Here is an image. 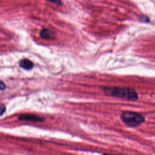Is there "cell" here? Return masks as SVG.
Instances as JSON below:
<instances>
[{"mask_svg":"<svg viewBox=\"0 0 155 155\" xmlns=\"http://www.w3.org/2000/svg\"><path fill=\"white\" fill-rule=\"evenodd\" d=\"M19 119L25 120H30L33 122H41L43 120V119L41 117L30 114H24L19 116Z\"/></svg>","mask_w":155,"mask_h":155,"instance_id":"3","label":"cell"},{"mask_svg":"<svg viewBox=\"0 0 155 155\" xmlns=\"http://www.w3.org/2000/svg\"><path fill=\"white\" fill-rule=\"evenodd\" d=\"M102 90L107 96L120 97L131 101H135L138 99L137 92L134 89L128 87H104Z\"/></svg>","mask_w":155,"mask_h":155,"instance_id":"1","label":"cell"},{"mask_svg":"<svg viewBox=\"0 0 155 155\" xmlns=\"http://www.w3.org/2000/svg\"><path fill=\"white\" fill-rule=\"evenodd\" d=\"M19 64L21 68L25 70H30L33 67V63L31 61L27 59L21 60L19 62Z\"/></svg>","mask_w":155,"mask_h":155,"instance_id":"4","label":"cell"},{"mask_svg":"<svg viewBox=\"0 0 155 155\" xmlns=\"http://www.w3.org/2000/svg\"><path fill=\"white\" fill-rule=\"evenodd\" d=\"M122 122L127 126L136 127L145 122V117L139 113L130 111H124L120 115Z\"/></svg>","mask_w":155,"mask_h":155,"instance_id":"2","label":"cell"},{"mask_svg":"<svg viewBox=\"0 0 155 155\" xmlns=\"http://www.w3.org/2000/svg\"><path fill=\"white\" fill-rule=\"evenodd\" d=\"M5 88V84H4V82L0 81V90H3Z\"/></svg>","mask_w":155,"mask_h":155,"instance_id":"7","label":"cell"},{"mask_svg":"<svg viewBox=\"0 0 155 155\" xmlns=\"http://www.w3.org/2000/svg\"><path fill=\"white\" fill-rule=\"evenodd\" d=\"M5 111V107L4 105L0 104V116L2 115Z\"/></svg>","mask_w":155,"mask_h":155,"instance_id":"6","label":"cell"},{"mask_svg":"<svg viewBox=\"0 0 155 155\" xmlns=\"http://www.w3.org/2000/svg\"><path fill=\"white\" fill-rule=\"evenodd\" d=\"M48 1L53 3H54V4H61V0H48Z\"/></svg>","mask_w":155,"mask_h":155,"instance_id":"8","label":"cell"},{"mask_svg":"<svg viewBox=\"0 0 155 155\" xmlns=\"http://www.w3.org/2000/svg\"><path fill=\"white\" fill-rule=\"evenodd\" d=\"M40 36L42 39H47L51 37V31L46 28H43L40 31Z\"/></svg>","mask_w":155,"mask_h":155,"instance_id":"5","label":"cell"}]
</instances>
